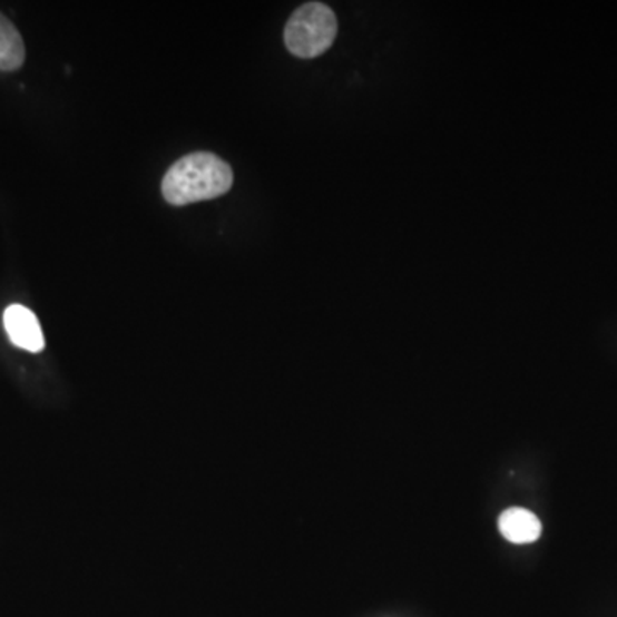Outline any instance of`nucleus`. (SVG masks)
Here are the masks:
<instances>
[{
  "instance_id": "obj_5",
  "label": "nucleus",
  "mask_w": 617,
  "mask_h": 617,
  "mask_svg": "<svg viewBox=\"0 0 617 617\" xmlns=\"http://www.w3.org/2000/svg\"><path fill=\"white\" fill-rule=\"evenodd\" d=\"M25 57L23 37L4 14H0V71H16L23 66Z\"/></svg>"
},
{
  "instance_id": "obj_3",
  "label": "nucleus",
  "mask_w": 617,
  "mask_h": 617,
  "mask_svg": "<svg viewBox=\"0 0 617 617\" xmlns=\"http://www.w3.org/2000/svg\"><path fill=\"white\" fill-rule=\"evenodd\" d=\"M4 327L9 340L18 349L37 354L46 346V336L41 332L40 321L25 305L12 304L6 308Z\"/></svg>"
},
{
  "instance_id": "obj_1",
  "label": "nucleus",
  "mask_w": 617,
  "mask_h": 617,
  "mask_svg": "<svg viewBox=\"0 0 617 617\" xmlns=\"http://www.w3.org/2000/svg\"><path fill=\"white\" fill-rule=\"evenodd\" d=\"M234 172L215 153L196 151L175 161L164 180L161 193L174 206L209 202L232 189Z\"/></svg>"
},
{
  "instance_id": "obj_2",
  "label": "nucleus",
  "mask_w": 617,
  "mask_h": 617,
  "mask_svg": "<svg viewBox=\"0 0 617 617\" xmlns=\"http://www.w3.org/2000/svg\"><path fill=\"white\" fill-rule=\"evenodd\" d=\"M339 33V21L332 8L321 2H308L295 9L286 21L285 46L301 59H314L326 52Z\"/></svg>"
},
{
  "instance_id": "obj_4",
  "label": "nucleus",
  "mask_w": 617,
  "mask_h": 617,
  "mask_svg": "<svg viewBox=\"0 0 617 617\" xmlns=\"http://www.w3.org/2000/svg\"><path fill=\"white\" fill-rule=\"evenodd\" d=\"M499 532L513 543L536 542L542 533V525L532 511L523 508H510L499 517Z\"/></svg>"
}]
</instances>
